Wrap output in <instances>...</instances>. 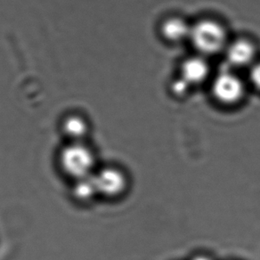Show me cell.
Returning <instances> with one entry per match:
<instances>
[{
	"mask_svg": "<svg viewBox=\"0 0 260 260\" xmlns=\"http://www.w3.org/2000/svg\"><path fill=\"white\" fill-rule=\"evenodd\" d=\"M58 162L62 173L73 181L90 177L98 170L96 155L86 142H68L60 151Z\"/></svg>",
	"mask_w": 260,
	"mask_h": 260,
	"instance_id": "cell-1",
	"label": "cell"
},
{
	"mask_svg": "<svg viewBox=\"0 0 260 260\" xmlns=\"http://www.w3.org/2000/svg\"><path fill=\"white\" fill-rule=\"evenodd\" d=\"M202 55H214L225 50L228 45L226 29L214 20H202L191 25L190 39Z\"/></svg>",
	"mask_w": 260,
	"mask_h": 260,
	"instance_id": "cell-2",
	"label": "cell"
},
{
	"mask_svg": "<svg viewBox=\"0 0 260 260\" xmlns=\"http://www.w3.org/2000/svg\"><path fill=\"white\" fill-rule=\"evenodd\" d=\"M94 183L99 197L110 201L123 198L131 185L129 175L121 167L108 165L95 170Z\"/></svg>",
	"mask_w": 260,
	"mask_h": 260,
	"instance_id": "cell-3",
	"label": "cell"
},
{
	"mask_svg": "<svg viewBox=\"0 0 260 260\" xmlns=\"http://www.w3.org/2000/svg\"><path fill=\"white\" fill-rule=\"evenodd\" d=\"M212 94L217 101L226 105L238 104L245 94V87L236 74L223 72L214 79Z\"/></svg>",
	"mask_w": 260,
	"mask_h": 260,
	"instance_id": "cell-4",
	"label": "cell"
},
{
	"mask_svg": "<svg viewBox=\"0 0 260 260\" xmlns=\"http://www.w3.org/2000/svg\"><path fill=\"white\" fill-rule=\"evenodd\" d=\"M224 52L228 62L235 67L241 68L253 63L256 57V48L252 41L239 39L228 43Z\"/></svg>",
	"mask_w": 260,
	"mask_h": 260,
	"instance_id": "cell-5",
	"label": "cell"
},
{
	"mask_svg": "<svg viewBox=\"0 0 260 260\" xmlns=\"http://www.w3.org/2000/svg\"><path fill=\"white\" fill-rule=\"evenodd\" d=\"M180 73L181 79L190 87L198 86L210 76V64L203 56H192L183 61Z\"/></svg>",
	"mask_w": 260,
	"mask_h": 260,
	"instance_id": "cell-6",
	"label": "cell"
},
{
	"mask_svg": "<svg viewBox=\"0 0 260 260\" xmlns=\"http://www.w3.org/2000/svg\"><path fill=\"white\" fill-rule=\"evenodd\" d=\"M89 130L88 120L80 114H70L61 120V133L68 142H86Z\"/></svg>",
	"mask_w": 260,
	"mask_h": 260,
	"instance_id": "cell-7",
	"label": "cell"
},
{
	"mask_svg": "<svg viewBox=\"0 0 260 260\" xmlns=\"http://www.w3.org/2000/svg\"><path fill=\"white\" fill-rule=\"evenodd\" d=\"M191 29V25L181 17L166 19L160 27V31L164 39L174 43L189 40Z\"/></svg>",
	"mask_w": 260,
	"mask_h": 260,
	"instance_id": "cell-8",
	"label": "cell"
},
{
	"mask_svg": "<svg viewBox=\"0 0 260 260\" xmlns=\"http://www.w3.org/2000/svg\"><path fill=\"white\" fill-rule=\"evenodd\" d=\"M71 192L74 201L81 204L91 203L99 197L93 175L73 181Z\"/></svg>",
	"mask_w": 260,
	"mask_h": 260,
	"instance_id": "cell-9",
	"label": "cell"
},
{
	"mask_svg": "<svg viewBox=\"0 0 260 260\" xmlns=\"http://www.w3.org/2000/svg\"><path fill=\"white\" fill-rule=\"evenodd\" d=\"M249 79L253 86L260 90V62L253 65L249 73Z\"/></svg>",
	"mask_w": 260,
	"mask_h": 260,
	"instance_id": "cell-10",
	"label": "cell"
},
{
	"mask_svg": "<svg viewBox=\"0 0 260 260\" xmlns=\"http://www.w3.org/2000/svg\"><path fill=\"white\" fill-rule=\"evenodd\" d=\"M189 87H190V86L180 78L179 80H177V81L174 82L172 90L174 91L175 94H177V95H184L187 92Z\"/></svg>",
	"mask_w": 260,
	"mask_h": 260,
	"instance_id": "cell-11",
	"label": "cell"
},
{
	"mask_svg": "<svg viewBox=\"0 0 260 260\" xmlns=\"http://www.w3.org/2000/svg\"><path fill=\"white\" fill-rule=\"evenodd\" d=\"M188 260H217V258L210 252L199 251L192 254Z\"/></svg>",
	"mask_w": 260,
	"mask_h": 260,
	"instance_id": "cell-12",
	"label": "cell"
}]
</instances>
